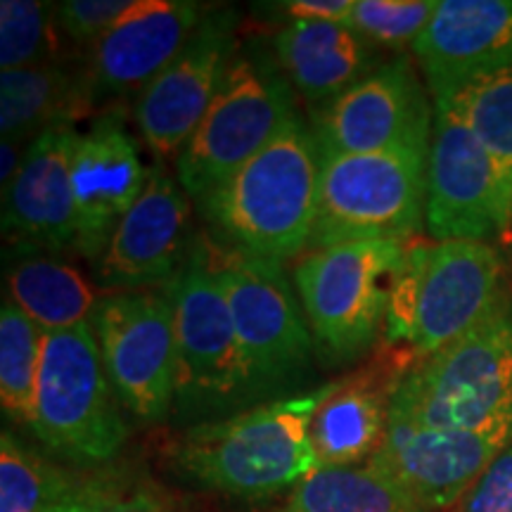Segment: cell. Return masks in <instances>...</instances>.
<instances>
[{"label": "cell", "mask_w": 512, "mask_h": 512, "mask_svg": "<svg viewBox=\"0 0 512 512\" xmlns=\"http://www.w3.org/2000/svg\"><path fill=\"white\" fill-rule=\"evenodd\" d=\"M503 297V261L489 242L415 240L394 285L384 332L422 361L482 323Z\"/></svg>", "instance_id": "cell-4"}, {"label": "cell", "mask_w": 512, "mask_h": 512, "mask_svg": "<svg viewBox=\"0 0 512 512\" xmlns=\"http://www.w3.org/2000/svg\"><path fill=\"white\" fill-rule=\"evenodd\" d=\"M512 221V178L451 100L434 102L425 228L434 242H486Z\"/></svg>", "instance_id": "cell-12"}, {"label": "cell", "mask_w": 512, "mask_h": 512, "mask_svg": "<svg viewBox=\"0 0 512 512\" xmlns=\"http://www.w3.org/2000/svg\"><path fill=\"white\" fill-rule=\"evenodd\" d=\"M79 136L74 121H60L24 147L17 176L3 192V235L22 249H76L72 159Z\"/></svg>", "instance_id": "cell-19"}, {"label": "cell", "mask_w": 512, "mask_h": 512, "mask_svg": "<svg viewBox=\"0 0 512 512\" xmlns=\"http://www.w3.org/2000/svg\"><path fill=\"white\" fill-rule=\"evenodd\" d=\"M131 494L112 467H67L0 434V512H105Z\"/></svg>", "instance_id": "cell-21"}, {"label": "cell", "mask_w": 512, "mask_h": 512, "mask_svg": "<svg viewBox=\"0 0 512 512\" xmlns=\"http://www.w3.org/2000/svg\"><path fill=\"white\" fill-rule=\"evenodd\" d=\"M318 181V145L297 117L197 204L223 249L283 264L309 249Z\"/></svg>", "instance_id": "cell-1"}, {"label": "cell", "mask_w": 512, "mask_h": 512, "mask_svg": "<svg viewBox=\"0 0 512 512\" xmlns=\"http://www.w3.org/2000/svg\"><path fill=\"white\" fill-rule=\"evenodd\" d=\"M240 15L216 8L202 17L174 60L138 93L133 121L159 159H178L216 98L238 53Z\"/></svg>", "instance_id": "cell-14"}, {"label": "cell", "mask_w": 512, "mask_h": 512, "mask_svg": "<svg viewBox=\"0 0 512 512\" xmlns=\"http://www.w3.org/2000/svg\"><path fill=\"white\" fill-rule=\"evenodd\" d=\"M458 512H512V444L470 486Z\"/></svg>", "instance_id": "cell-32"}, {"label": "cell", "mask_w": 512, "mask_h": 512, "mask_svg": "<svg viewBox=\"0 0 512 512\" xmlns=\"http://www.w3.org/2000/svg\"><path fill=\"white\" fill-rule=\"evenodd\" d=\"M22 157L24 152H19V143L3 140V145H0V185H3V192L10 188L12 178L17 176Z\"/></svg>", "instance_id": "cell-35"}, {"label": "cell", "mask_w": 512, "mask_h": 512, "mask_svg": "<svg viewBox=\"0 0 512 512\" xmlns=\"http://www.w3.org/2000/svg\"><path fill=\"white\" fill-rule=\"evenodd\" d=\"M427 152L320 157L318 207L306 252L344 242H411L425 228Z\"/></svg>", "instance_id": "cell-9"}, {"label": "cell", "mask_w": 512, "mask_h": 512, "mask_svg": "<svg viewBox=\"0 0 512 512\" xmlns=\"http://www.w3.org/2000/svg\"><path fill=\"white\" fill-rule=\"evenodd\" d=\"M43 332L8 297L0 309V403L10 420L31 430L41 370Z\"/></svg>", "instance_id": "cell-27"}, {"label": "cell", "mask_w": 512, "mask_h": 512, "mask_svg": "<svg viewBox=\"0 0 512 512\" xmlns=\"http://www.w3.org/2000/svg\"><path fill=\"white\" fill-rule=\"evenodd\" d=\"M278 512H427L392 477L370 463L316 467Z\"/></svg>", "instance_id": "cell-26"}, {"label": "cell", "mask_w": 512, "mask_h": 512, "mask_svg": "<svg viewBox=\"0 0 512 512\" xmlns=\"http://www.w3.org/2000/svg\"><path fill=\"white\" fill-rule=\"evenodd\" d=\"M86 98L81 76L69 74L53 60L24 69L0 72V133L3 140L19 143L60 121H74Z\"/></svg>", "instance_id": "cell-25"}, {"label": "cell", "mask_w": 512, "mask_h": 512, "mask_svg": "<svg viewBox=\"0 0 512 512\" xmlns=\"http://www.w3.org/2000/svg\"><path fill=\"white\" fill-rule=\"evenodd\" d=\"M150 169L140 159L119 112H102L79 136L72 159L76 207V252L93 264L110 242L117 223L145 190Z\"/></svg>", "instance_id": "cell-20"}, {"label": "cell", "mask_w": 512, "mask_h": 512, "mask_svg": "<svg viewBox=\"0 0 512 512\" xmlns=\"http://www.w3.org/2000/svg\"><path fill=\"white\" fill-rule=\"evenodd\" d=\"M275 60L311 110L335 100L384 62L347 22H287L273 36Z\"/></svg>", "instance_id": "cell-23"}, {"label": "cell", "mask_w": 512, "mask_h": 512, "mask_svg": "<svg viewBox=\"0 0 512 512\" xmlns=\"http://www.w3.org/2000/svg\"><path fill=\"white\" fill-rule=\"evenodd\" d=\"M413 57L432 102L512 67V0H439Z\"/></svg>", "instance_id": "cell-18"}, {"label": "cell", "mask_w": 512, "mask_h": 512, "mask_svg": "<svg viewBox=\"0 0 512 512\" xmlns=\"http://www.w3.org/2000/svg\"><path fill=\"white\" fill-rule=\"evenodd\" d=\"M91 325L114 394L140 422H159L176 401V320L166 290L100 297Z\"/></svg>", "instance_id": "cell-11"}, {"label": "cell", "mask_w": 512, "mask_h": 512, "mask_svg": "<svg viewBox=\"0 0 512 512\" xmlns=\"http://www.w3.org/2000/svg\"><path fill=\"white\" fill-rule=\"evenodd\" d=\"M55 5L36 0L0 3V72L48 62Z\"/></svg>", "instance_id": "cell-29"}, {"label": "cell", "mask_w": 512, "mask_h": 512, "mask_svg": "<svg viewBox=\"0 0 512 512\" xmlns=\"http://www.w3.org/2000/svg\"><path fill=\"white\" fill-rule=\"evenodd\" d=\"M323 389L200 422L171 448V465L192 484L223 496L261 501L290 494L318 467L309 427Z\"/></svg>", "instance_id": "cell-2"}, {"label": "cell", "mask_w": 512, "mask_h": 512, "mask_svg": "<svg viewBox=\"0 0 512 512\" xmlns=\"http://www.w3.org/2000/svg\"><path fill=\"white\" fill-rule=\"evenodd\" d=\"M105 512H174L162 498H157L147 489H133L131 494L110 505Z\"/></svg>", "instance_id": "cell-34"}, {"label": "cell", "mask_w": 512, "mask_h": 512, "mask_svg": "<svg viewBox=\"0 0 512 512\" xmlns=\"http://www.w3.org/2000/svg\"><path fill=\"white\" fill-rule=\"evenodd\" d=\"M133 5L136 0H67L55 5V29L74 43H93Z\"/></svg>", "instance_id": "cell-31"}, {"label": "cell", "mask_w": 512, "mask_h": 512, "mask_svg": "<svg viewBox=\"0 0 512 512\" xmlns=\"http://www.w3.org/2000/svg\"><path fill=\"white\" fill-rule=\"evenodd\" d=\"M406 370L363 368L323 389L309 427L318 467L358 465L375 456L387 432L394 389Z\"/></svg>", "instance_id": "cell-22"}, {"label": "cell", "mask_w": 512, "mask_h": 512, "mask_svg": "<svg viewBox=\"0 0 512 512\" xmlns=\"http://www.w3.org/2000/svg\"><path fill=\"white\" fill-rule=\"evenodd\" d=\"M448 100L512 178V67L470 83Z\"/></svg>", "instance_id": "cell-28"}, {"label": "cell", "mask_w": 512, "mask_h": 512, "mask_svg": "<svg viewBox=\"0 0 512 512\" xmlns=\"http://www.w3.org/2000/svg\"><path fill=\"white\" fill-rule=\"evenodd\" d=\"M188 228L190 195L162 164H155L145 190L93 264L95 280L119 292L171 283L188 256Z\"/></svg>", "instance_id": "cell-16"}, {"label": "cell", "mask_w": 512, "mask_h": 512, "mask_svg": "<svg viewBox=\"0 0 512 512\" xmlns=\"http://www.w3.org/2000/svg\"><path fill=\"white\" fill-rule=\"evenodd\" d=\"M437 10V0H356L347 24L377 48L418 41Z\"/></svg>", "instance_id": "cell-30"}, {"label": "cell", "mask_w": 512, "mask_h": 512, "mask_svg": "<svg viewBox=\"0 0 512 512\" xmlns=\"http://www.w3.org/2000/svg\"><path fill=\"white\" fill-rule=\"evenodd\" d=\"M510 444V432L441 430L389 413L382 444L368 463L392 477L427 512H441L463 501Z\"/></svg>", "instance_id": "cell-15"}, {"label": "cell", "mask_w": 512, "mask_h": 512, "mask_svg": "<svg viewBox=\"0 0 512 512\" xmlns=\"http://www.w3.org/2000/svg\"><path fill=\"white\" fill-rule=\"evenodd\" d=\"M297 117L294 88L273 48H238L216 98L176 159L178 181L192 200H202Z\"/></svg>", "instance_id": "cell-6"}, {"label": "cell", "mask_w": 512, "mask_h": 512, "mask_svg": "<svg viewBox=\"0 0 512 512\" xmlns=\"http://www.w3.org/2000/svg\"><path fill=\"white\" fill-rule=\"evenodd\" d=\"M8 299L43 332L91 323L100 297L79 268L43 249H22L5 273Z\"/></svg>", "instance_id": "cell-24"}, {"label": "cell", "mask_w": 512, "mask_h": 512, "mask_svg": "<svg viewBox=\"0 0 512 512\" xmlns=\"http://www.w3.org/2000/svg\"><path fill=\"white\" fill-rule=\"evenodd\" d=\"M31 432L76 467H105L126 444L121 403L91 323L43 335Z\"/></svg>", "instance_id": "cell-8"}, {"label": "cell", "mask_w": 512, "mask_h": 512, "mask_svg": "<svg viewBox=\"0 0 512 512\" xmlns=\"http://www.w3.org/2000/svg\"><path fill=\"white\" fill-rule=\"evenodd\" d=\"M408 245L399 240L344 242L306 252L294 264L299 304L330 361H354L375 347Z\"/></svg>", "instance_id": "cell-7"}, {"label": "cell", "mask_w": 512, "mask_h": 512, "mask_svg": "<svg viewBox=\"0 0 512 512\" xmlns=\"http://www.w3.org/2000/svg\"><path fill=\"white\" fill-rule=\"evenodd\" d=\"M166 290L176 320L174 413L202 422L259 406L226 292L207 247L192 242Z\"/></svg>", "instance_id": "cell-5"}, {"label": "cell", "mask_w": 512, "mask_h": 512, "mask_svg": "<svg viewBox=\"0 0 512 512\" xmlns=\"http://www.w3.org/2000/svg\"><path fill=\"white\" fill-rule=\"evenodd\" d=\"M192 0H136L114 27L91 43L81 91L86 105L143 91L202 22Z\"/></svg>", "instance_id": "cell-17"}, {"label": "cell", "mask_w": 512, "mask_h": 512, "mask_svg": "<svg viewBox=\"0 0 512 512\" xmlns=\"http://www.w3.org/2000/svg\"><path fill=\"white\" fill-rule=\"evenodd\" d=\"M434 102L411 57L384 60L335 100L311 110L320 157L366 152H430Z\"/></svg>", "instance_id": "cell-13"}, {"label": "cell", "mask_w": 512, "mask_h": 512, "mask_svg": "<svg viewBox=\"0 0 512 512\" xmlns=\"http://www.w3.org/2000/svg\"><path fill=\"white\" fill-rule=\"evenodd\" d=\"M226 292L256 401L297 387L311 370L316 339L280 261L228 252L214 259Z\"/></svg>", "instance_id": "cell-10"}, {"label": "cell", "mask_w": 512, "mask_h": 512, "mask_svg": "<svg viewBox=\"0 0 512 512\" xmlns=\"http://www.w3.org/2000/svg\"><path fill=\"white\" fill-rule=\"evenodd\" d=\"M389 413L427 427L512 434V299L437 354L408 366Z\"/></svg>", "instance_id": "cell-3"}, {"label": "cell", "mask_w": 512, "mask_h": 512, "mask_svg": "<svg viewBox=\"0 0 512 512\" xmlns=\"http://www.w3.org/2000/svg\"><path fill=\"white\" fill-rule=\"evenodd\" d=\"M356 0H285L273 3L275 15L290 17V22H347Z\"/></svg>", "instance_id": "cell-33"}]
</instances>
